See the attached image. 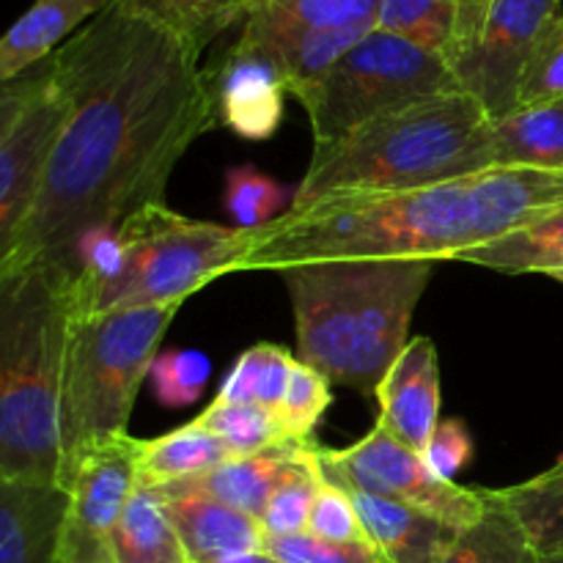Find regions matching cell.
Listing matches in <instances>:
<instances>
[{
	"instance_id": "6da1fadb",
	"label": "cell",
	"mask_w": 563,
	"mask_h": 563,
	"mask_svg": "<svg viewBox=\"0 0 563 563\" xmlns=\"http://www.w3.org/2000/svg\"><path fill=\"white\" fill-rule=\"evenodd\" d=\"M58 135L11 262L60 258L165 203L187 148L218 124L201 55L113 0L49 58Z\"/></svg>"
},
{
	"instance_id": "7a4b0ae2",
	"label": "cell",
	"mask_w": 563,
	"mask_h": 563,
	"mask_svg": "<svg viewBox=\"0 0 563 563\" xmlns=\"http://www.w3.org/2000/svg\"><path fill=\"white\" fill-rule=\"evenodd\" d=\"M77 269L33 256L0 269V476L60 487V390Z\"/></svg>"
},
{
	"instance_id": "3957f363",
	"label": "cell",
	"mask_w": 563,
	"mask_h": 563,
	"mask_svg": "<svg viewBox=\"0 0 563 563\" xmlns=\"http://www.w3.org/2000/svg\"><path fill=\"white\" fill-rule=\"evenodd\" d=\"M471 247V179L412 192L289 203L253 234L242 269L313 262H456Z\"/></svg>"
},
{
	"instance_id": "277c9868",
	"label": "cell",
	"mask_w": 563,
	"mask_h": 563,
	"mask_svg": "<svg viewBox=\"0 0 563 563\" xmlns=\"http://www.w3.org/2000/svg\"><path fill=\"white\" fill-rule=\"evenodd\" d=\"M434 262H313L284 269L297 361L372 396L410 341Z\"/></svg>"
},
{
	"instance_id": "5b68a950",
	"label": "cell",
	"mask_w": 563,
	"mask_h": 563,
	"mask_svg": "<svg viewBox=\"0 0 563 563\" xmlns=\"http://www.w3.org/2000/svg\"><path fill=\"white\" fill-rule=\"evenodd\" d=\"M495 168L493 119L465 91H445L377 115L313 146L291 203L344 192H412Z\"/></svg>"
},
{
	"instance_id": "8992f818",
	"label": "cell",
	"mask_w": 563,
	"mask_h": 563,
	"mask_svg": "<svg viewBox=\"0 0 563 563\" xmlns=\"http://www.w3.org/2000/svg\"><path fill=\"white\" fill-rule=\"evenodd\" d=\"M253 234L185 218L165 203L143 209L77 253L75 313L181 306L220 275L240 273Z\"/></svg>"
},
{
	"instance_id": "52a82bcc",
	"label": "cell",
	"mask_w": 563,
	"mask_h": 563,
	"mask_svg": "<svg viewBox=\"0 0 563 563\" xmlns=\"http://www.w3.org/2000/svg\"><path fill=\"white\" fill-rule=\"evenodd\" d=\"M179 306L75 313L60 390V487L88 451L124 438L135 396Z\"/></svg>"
},
{
	"instance_id": "ba28073f",
	"label": "cell",
	"mask_w": 563,
	"mask_h": 563,
	"mask_svg": "<svg viewBox=\"0 0 563 563\" xmlns=\"http://www.w3.org/2000/svg\"><path fill=\"white\" fill-rule=\"evenodd\" d=\"M445 91H456V82L443 55L374 27L295 99L311 121L313 146H324L377 115Z\"/></svg>"
},
{
	"instance_id": "9c48e42d",
	"label": "cell",
	"mask_w": 563,
	"mask_h": 563,
	"mask_svg": "<svg viewBox=\"0 0 563 563\" xmlns=\"http://www.w3.org/2000/svg\"><path fill=\"white\" fill-rule=\"evenodd\" d=\"M559 14L561 0H456L454 33L443 53L456 88L489 119L515 113L528 60Z\"/></svg>"
},
{
	"instance_id": "30bf717a",
	"label": "cell",
	"mask_w": 563,
	"mask_h": 563,
	"mask_svg": "<svg viewBox=\"0 0 563 563\" xmlns=\"http://www.w3.org/2000/svg\"><path fill=\"white\" fill-rule=\"evenodd\" d=\"M319 462L328 482L405 504L445 522L454 531H465L487 509L489 489L443 482L429 471L421 454L401 445L377 423L350 449L319 445Z\"/></svg>"
},
{
	"instance_id": "8fae6325",
	"label": "cell",
	"mask_w": 563,
	"mask_h": 563,
	"mask_svg": "<svg viewBox=\"0 0 563 563\" xmlns=\"http://www.w3.org/2000/svg\"><path fill=\"white\" fill-rule=\"evenodd\" d=\"M137 449L141 440L124 434L77 462L64 484L69 500L55 563H115V528L137 489Z\"/></svg>"
},
{
	"instance_id": "7c38bea8",
	"label": "cell",
	"mask_w": 563,
	"mask_h": 563,
	"mask_svg": "<svg viewBox=\"0 0 563 563\" xmlns=\"http://www.w3.org/2000/svg\"><path fill=\"white\" fill-rule=\"evenodd\" d=\"M64 102L55 88L49 60L42 80L25 102L14 124L0 137V269L14 256L31 209L42 185L44 163L58 135Z\"/></svg>"
},
{
	"instance_id": "4fadbf2b",
	"label": "cell",
	"mask_w": 563,
	"mask_h": 563,
	"mask_svg": "<svg viewBox=\"0 0 563 563\" xmlns=\"http://www.w3.org/2000/svg\"><path fill=\"white\" fill-rule=\"evenodd\" d=\"M559 212H563V168H489L471 176V247Z\"/></svg>"
},
{
	"instance_id": "5bb4252c",
	"label": "cell",
	"mask_w": 563,
	"mask_h": 563,
	"mask_svg": "<svg viewBox=\"0 0 563 563\" xmlns=\"http://www.w3.org/2000/svg\"><path fill=\"white\" fill-rule=\"evenodd\" d=\"M374 399L379 405L377 427L401 445L423 454L440 423V357L438 346L427 335L407 341L385 377L379 379Z\"/></svg>"
},
{
	"instance_id": "9a60e30c",
	"label": "cell",
	"mask_w": 563,
	"mask_h": 563,
	"mask_svg": "<svg viewBox=\"0 0 563 563\" xmlns=\"http://www.w3.org/2000/svg\"><path fill=\"white\" fill-rule=\"evenodd\" d=\"M207 77L220 124L245 141H267L278 132L286 88L269 60L231 44L218 69H207Z\"/></svg>"
},
{
	"instance_id": "2e32d148",
	"label": "cell",
	"mask_w": 563,
	"mask_h": 563,
	"mask_svg": "<svg viewBox=\"0 0 563 563\" xmlns=\"http://www.w3.org/2000/svg\"><path fill=\"white\" fill-rule=\"evenodd\" d=\"M154 493L163 500L190 563H218L231 555L264 553L262 522L231 509L192 482L168 484Z\"/></svg>"
},
{
	"instance_id": "e0dca14e",
	"label": "cell",
	"mask_w": 563,
	"mask_h": 563,
	"mask_svg": "<svg viewBox=\"0 0 563 563\" xmlns=\"http://www.w3.org/2000/svg\"><path fill=\"white\" fill-rule=\"evenodd\" d=\"M66 500L58 484L0 476V563H55Z\"/></svg>"
},
{
	"instance_id": "ac0fdd59",
	"label": "cell",
	"mask_w": 563,
	"mask_h": 563,
	"mask_svg": "<svg viewBox=\"0 0 563 563\" xmlns=\"http://www.w3.org/2000/svg\"><path fill=\"white\" fill-rule=\"evenodd\" d=\"M113 0H33L31 9L0 36V86L53 58L82 25Z\"/></svg>"
},
{
	"instance_id": "d6986e66",
	"label": "cell",
	"mask_w": 563,
	"mask_h": 563,
	"mask_svg": "<svg viewBox=\"0 0 563 563\" xmlns=\"http://www.w3.org/2000/svg\"><path fill=\"white\" fill-rule=\"evenodd\" d=\"M346 493L355 500L368 542L383 553L385 563H434L460 533L445 522L396 500L357 493V489Z\"/></svg>"
},
{
	"instance_id": "ffe728a7",
	"label": "cell",
	"mask_w": 563,
	"mask_h": 563,
	"mask_svg": "<svg viewBox=\"0 0 563 563\" xmlns=\"http://www.w3.org/2000/svg\"><path fill=\"white\" fill-rule=\"evenodd\" d=\"M495 168H563V99L493 119Z\"/></svg>"
},
{
	"instance_id": "44dd1931",
	"label": "cell",
	"mask_w": 563,
	"mask_h": 563,
	"mask_svg": "<svg viewBox=\"0 0 563 563\" xmlns=\"http://www.w3.org/2000/svg\"><path fill=\"white\" fill-rule=\"evenodd\" d=\"M379 0H256L240 25L242 42H267L319 27L377 25Z\"/></svg>"
},
{
	"instance_id": "7402d4cb",
	"label": "cell",
	"mask_w": 563,
	"mask_h": 563,
	"mask_svg": "<svg viewBox=\"0 0 563 563\" xmlns=\"http://www.w3.org/2000/svg\"><path fill=\"white\" fill-rule=\"evenodd\" d=\"M434 563H544V559L504 489H489L484 515L456 533Z\"/></svg>"
},
{
	"instance_id": "603a6c76",
	"label": "cell",
	"mask_w": 563,
	"mask_h": 563,
	"mask_svg": "<svg viewBox=\"0 0 563 563\" xmlns=\"http://www.w3.org/2000/svg\"><path fill=\"white\" fill-rule=\"evenodd\" d=\"M300 443L302 440H286V443L264 449L258 454L236 456V460L223 462L214 471L190 478V482L198 489L212 495V498L223 500L231 509L262 522L264 509L269 504V495H273L275 484H278L286 465L295 460Z\"/></svg>"
},
{
	"instance_id": "cb8c5ba5",
	"label": "cell",
	"mask_w": 563,
	"mask_h": 563,
	"mask_svg": "<svg viewBox=\"0 0 563 563\" xmlns=\"http://www.w3.org/2000/svg\"><path fill=\"white\" fill-rule=\"evenodd\" d=\"M231 454L214 434L198 427L196 421L163 434V438L141 440L137 449V484L141 487H168V484L190 482L218 465L229 462Z\"/></svg>"
},
{
	"instance_id": "d4e9b609",
	"label": "cell",
	"mask_w": 563,
	"mask_h": 563,
	"mask_svg": "<svg viewBox=\"0 0 563 563\" xmlns=\"http://www.w3.org/2000/svg\"><path fill=\"white\" fill-rule=\"evenodd\" d=\"M113 553L115 563H190L159 495L141 484L115 528Z\"/></svg>"
},
{
	"instance_id": "484cf974",
	"label": "cell",
	"mask_w": 563,
	"mask_h": 563,
	"mask_svg": "<svg viewBox=\"0 0 563 563\" xmlns=\"http://www.w3.org/2000/svg\"><path fill=\"white\" fill-rule=\"evenodd\" d=\"M456 262L476 264V267L506 275L539 273L550 278L563 269V212L487 242V245L471 247Z\"/></svg>"
},
{
	"instance_id": "4316f807",
	"label": "cell",
	"mask_w": 563,
	"mask_h": 563,
	"mask_svg": "<svg viewBox=\"0 0 563 563\" xmlns=\"http://www.w3.org/2000/svg\"><path fill=\"white\" fill-rule=\"evenodd\" d=\"M119 3L148 16L203 55L214 38L245 22L256 0H119Z\"/></svg>"
},
{
	"instance_id": "83f0119b",
	"label": "cell",
	"mask_w": 563,
	"mask_h": 563,
	"mask_svg": "<svg viewBox=\"0 0 563 563\" xmlns=\"http://www.w3.org/2000/svg\"><path fill=\"white\" fill-rule=\"evenodd\" d=\"M295 363L297 355H291L286 346L262 341L236 357L214 399L229 401V405H256L275 416L289 388Z\"/></svg>"
},
{
	"instance_id": "f1b7e54d",
	"label": "cell",
	"mask_w": 563,
	"mask_h": 563,
	"mask_svg": "<svg viewBox=\"0 0 563 563\" xmlns=\"http://www.w3.org/2000/svg\"><path fill=\"white\" fill-rule=\"evenodd\" d=\"M324 484L322 462H319V443L302 440L295 460L286 465L275 484L269 504L264 509L262 528L267 537H295L308 531V517H311L313 500L319 487Z\"/></svg>"
},
{
	"instance_id": "f546056e",
	"label": "cell",
	"mask_w": 563,
	"mask_h": 563,
	"mask_svg": "<svg viewBox=\"0 0 563 563\" xmlns=\"http://www.w3.org/2000/svg\"><path fill=\"white\" fill-rule=\"evenodd\" d=\"M196 423L229 449L231 460L286 443L273 412L256 405H229L214 399L201 416H196Z\"/></svg>"
},
{
	"instance_id": "4dcf8cb0",
	"label": "cell",
	"mask_w": 563,
	"mask_h": 563,
	"mask_svg": "<svg viewBox=\"0 0 563 563\" xmlns=\"http://www.w3.org/2000/svg\"><path fill=\"white\" fill-rule=\"evenodd\" d=\"M456 22V0H379L377 31L443 55Z\"/></svg>"
},
{
	"instance_id": "1f68e13d",
	"label": "cell",
	"mask_w": 563,
	"mask_h": 563,
	"mask_svg": "<svg viewBox=\"0 0 563 563\" xmlns=\"http://www.w3.org/2000/svg\"><path fill=\"white\" fill-rule=\"evenodd\" d=\"M504 495L531 533L542 559L563 553V482H544L537 476L506 487Z\"/></svg>"
},
{
	"instance_id": "d6a6232c",
	"label": "cell",
	"mask_w": 563,
	"mask_h": 563,
	"mask_svg": "<svg viewBox=\"0 0 563 563\" xmlns=\"http://www.w3.org/2000/svg\"><path fill=\"white\" fill-rule=\"evenodd\" d=\"M286 201V190L262 174L256 165H236L225 174L223 207L231 214L236 229H262L273 223Z\"/></svg>"
},
{
	"instance_id": "836d02e7",
	"label": "cell",
	"mask_w": 563,
	"mask_h": 563,
	"mask_svg": "<svg viewBox=\"0 0 563 563\" xmlns=\"http://www.w3.org/2000/svg\"><path fill=\"white\" fill-rule=\"evenodd\" d=\"M330 385L333 383L322 372H317V368L302 361L295 363L284 401L275 410V421H278L286 440H311L317 423L322 421L328 407L333 405Z\"/></svg>"
},
{
	"instance_id": "e575fe53",
	"label": "cell",
	"mask_w": 563,
	"mask_h": 563,
	"mask_svg": "<svg viewBox=\"0 0 563 563\" xmlns=\"http://www.w3.org/2000/svg\"><path fill=\"white\" fill-rule=\"evenodd\" d=\"M148 377H152L154 396L165 407H190L201 399L212 377V363L198 350L159 352L148 368Z\"/></svg>"
},
{
	"instance_id": "d590c367",
	"label": "cell",
	"mask_w": 563,
	"mask_h": 563,
	"mask_svg": "<svg viewBox=\"0 0 563 563\" xmlns=\"http://www.w3.org/2000/svg\"><path fill=\"white\" fill-rule=\"evenodd\" d=\"M555 99H563V14L550 22L528 60L517 108L555 102Z\"/></svg>"
},
{
	"instance_id": "8d00e7d4",
	"label": "cell",
	"mask_w": 563,
	"mask_h": 563,
	"mask_svg": "<svg viewBox=\"0 0 563 563\" xmlns=\"http://www.w3.org/2000/svg\"><path fill=\"white\" fill-rule=\"evenodd\" d=\"M308 533L324 539V542L372 544L352 495L339 484L328 482V478H324L317 500H313L311 517H308Z\"/></svg>"
},
{
	"instance_id": "74e56055",
	"label": "cell",
	"mask_w": 563,
	"mask_h": 563,
	"mask_svg": "<svg viewBox=\"0 0 563 563\" xmlns=\"http://www.w3.org/2000/svg\"><path fill=\"white\" fill-rule=\"evenodd\" d=\"M264 555L275 563H385L374 544L324 542L308 531L295 537H267Z\"/></svg>"
},
{
	"instance_id": "f35d334b",
	"label": "cell",
	"mask_w": 563,
	"mask_h": 563,
	"mask_svg": "<svg viewBox=\"0 0 563 563\" xmlns=\"http://www.w3.org/2000/svg\"><path fill=\"white\" fill-rule=\"evenodd\" d=\"M421 456L434 476H440L443 482H454L465 471L467 462L473 460L471 429L460 418H445V421L438 423Z\"/></svg>"
},
{
	"instance_id": "ab89813d",
	"label": "cell",
	"mask_w": 563,
	"mask_h": 563,
	"mask_svg": "<svg viewBox=\"0 0 563 563\" xmlns=\"http://www.w3.org/2000/svg\"><path fill=\"white\" fill-rule=\"evenodd\" d=\"M42 66H36L33 71H27V75H22L20 80H11L5 82V86H0V137L9 132V126L14 124L16 115L22 113V108H25V102L31 99V93L36 91L38 80H42Z\"/></svg>"
},
{
	"instance_id": "60d3db41",
	"label": "cell",
	"mask_w": 563,
	"mask_h": 563,
	"mask_svg": "<svg viewBox=\"0 0 563 563\" xmlns=\"http://www.w3.org/2000/svg\"><path fill=\"white\" fill-rule=\"evenodd\" d=\"M218 563H275V561L267 559L264 553H251V555H231V559H223Z\"/></svg>"
},
{
	"instance_id": "b9f144b4",
	"label": "cell",
	"mask_w": 563,
	"mask_h": 563,
	"mask_svg": "<svg viewBox=\"0 0 563 563\" xmlns=\"http://www.w3.org/2000/svg\"><path fill=\"white\" fill-rule=\"evenodd\" d=\"M542 478H563V456L559 462H555L553 467H550V471L542 473Z\"/></svg>"
},
{
	"instance_id": "7bdbcfd3",
	"label": "cell",
	"mask_w": 563,
	"mask_h": 563,
	"mask_svg": "<svg viewBox=\"0 0 563 563\" xmlns=\"http://www.w3.org/2000/svg\"><path fill=\"white\" fill-rule=\"evenodd\" d=\"M544 563H563V553H555V555H544Z\"/></svg>"
},
{
	"instance_id": "ee69618b",
	"label": "cell",
	"mask_w": 563,
	"mask_h": 563,
	"mask_svg": "<svg viewBox=\"0 0 563 563\" xmlns=\"http://www.w3.org/2000/svg\"><path fill=\"white\" fill-rule=\"evenodd\" d=\"M550 278L559 280V284H563V269H559V273H553V275H550Z\"/></svg>"
}]
</instances>
